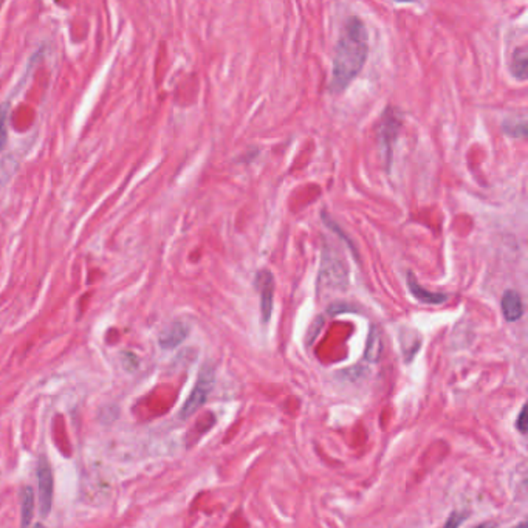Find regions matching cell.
<instances>
[{"instance_id":"obj_1","label":"cell","mask_w":528,"mask_h":528,"mask_svg":"<svg viewBox=\"0 0 528 528\" xmlns=\"http://www.w3.org/2000/svg\"><path fill=\"white\" fill-rule=\"evenodd\" d=\"M367 53H369V44H367L364 22L357 16H350L344 23L335 49L331 79L329 82L330 93H342L357 79L366 64Z\"/></svg>"},{"instance_id":"obj_16","label":"cell","mask_w":528,"mask_h":528,"mask_svg":"<svg viewBox=\"0 0 528 528\" xmlns=\"http://www.w3.org/2000/svg\"><path fill=\"white\" fill-rule=\"evenodd\" d=\"M7 118H8V104L0 105V149L7 143Z\"/></svg>"},{"instance_id":"obj_14","label":"cell","mask_w":528,"mask_h":528,"mask_svg":"<svg viewBox=\"0 0 528 528\" xmlns=\"http://www.w3.org/2000/svg\"><path fill=\"white\" fill-rule=\"evenodd\" d=\"M502 132L512 138H525L527 136V120L524 116L507 118L502 123Z\"/></svg>"},{"instance_id":"obj_15","label":"cell","mask_w":528,"mask_h":528,"mask_svg":"<svg viewBox=\"0 0 528 528\" xmlns=\"http://www.w3.org/2000/svg\"><path fill=\"white\" fill-rule=\"evenodd\" d=\"M323 221H324V223L325 225H327V227L331 229V231H334V233H336L338 236H340L341 237V239H344V240H346V243H347V247L350 248V250H352V253L355 254V257H358L357 256V248H355L353 247V243L352 242H350V239H347V236L346 234H344L342 233V229L340 228V227H338V225L334 222V221H331V217H329L327 214H325V212H323Z\"/></svg>"},{"instance_id":"obj_12","label":"cell","mask_w":528,"mask_h":528,"mask_svg":"<svg viewBox=\"0 0 528 528\" xmlns=\"http://www.w3.org/2000/svg\"><path fill=\"white\" fill-rule=\"evenodd\" d=\"M383 352V340H381V334L379 330L372 325L369 336H367V342H366V349H364V358L369 361V363H377L381 357Z\"/></svg>"},{"instance_id":"obj_18","label":"cell","mask_w":528,"mask_h":528,"mask_svg":"<svg viewBox=\"0 0 528 528\" xmlns=\"http://www.w3.org/2000/svg\"><path fill=\"white\" fill-rule=\"evenodd\" d=\"M466 516L465 514H460V513H453L449 516V519L444 522V527H459L462 522L465 520Z\"/></svg>"},{"instance_id":"obj_17","label":"cell","mask_w":528,"mask_h":528,"mask_svg":"<svg viewBox=\"0 0 528 528\" xmlns=\"http://www.w3.org/2000/svg\"><path fill=\"white\" fill-rule=\"evenodd\" d=\"M516 429H518L520 434H525L527 432V406H522L519 417L516 420Z\"/></svg>"},{"instance_id":"obj_19","label":"cell","mask_w":528,"mask_h":528,"mask_svg":"<svg viewBox=\"0 0 528 528\" xmlns=\"http://www.w3.org/2000/svg\"><path fill=\"white\" fill-rule=\"evenodd\" d=\"M395 2H399V3H414V2H418V0H395Z\"/></svg>"},{"instance_id":"obj_10","label":"cell","mask_w":528,"mask_h":528,"mask_svg":"<svg viewBox=\"0 0 528 528\" xmlns=\"http://www.w3.org/2000/svg\"><path fill=\"white\" fill-rule=\"evenodd\" d=\"M400 346H401V352H403V357H405V360H406V363H411L421 347V338L417 331L403 329L400 331Z\"/></svg>"},{"instance_id":"obj_8","label":"cell","mask_w":528,"mask_h":528,"mask_svg":"<svg viewBox=\"0 0 528 528\" xmlns=\"http://www.w3.org/2000/svg\"><path fill=\"white\" fill-rule=\"evenodd\" d=\"M407 287H409V292L412 293L414 298L420 301L421 304L440 305V304H443V302L448 301V294L434 293V292H429V290L421 287L420 284L417 282V279L414 277L412 273H407Z\"/></svg>"},{"instance_id":"obj_6","label":"cell","mask_w":528,"mask_h":528,"mask_svg":"<svg viewBox=\"0 0 528 528\" xmlns=\"http://www.w3.org/2000/svg\"><path fill=\"white\" fill-rule=\"evenodd\" d=\"M254 287L260 293V313L262 321L268 323L273 313V298H275V277L270 270H260L254 277Z\"/></svg>"},{"instance_id":"obj_4","label":"cell","mask_w":528,"mask_h":528,"mask_svg":"<svg viewBox=\"0 0 528 528\" xmlns=\"http://www.w3.org/2000/svg\"><path fill=\"white\" fill-rule=\"evenodd\" d=\"M38 477V497H39V510L40 516L47 518L53 507V496H55V479H53V470L49 462L40 459L36 468Z\"/></svg>"},{"instance_id":"obj_11","label":"cell","mask_w":528,"mask_h":528,"mask_svg":"<svg viewBox=\"0 0 528 528\" xmlns=\"http://www.w3.org/2000/svg\"><path fill=\"white\" fill-rule=\"evenodd\" d=\"M510 72L516 79L525 81L528 73V51L525 47H519L513 51L512 61H510Z\"/></svg>"},{"instance_id":"obj_2","label":"cell","mask_w":528,"mask_h":528,"mask_svg":"<svg viewBox=\"0 0 528 528\" xmlns=\"http://www.w3.org/2000/svg\"><path fill=\"white\" fill-rule=\"evenodd\" d=\"M403 126V112L397 108H386L379 118L378 124V144L381 151V157L384 162V168L389 172L392 166L394 158V146L399 140L400 130Z\"/></svg>"},{"instance_id":"obj_9","label":"cell","mask_w":528,"mask_h":528,"mask_svg":"<svg viewBox=\"0 0 528 528\" xmlns=\"http://www.w3.org/2000/svg\"><path fill=\"white\" fill-rule=\"evenodd\" d=\"M502 314L505 321L514 323L524 314V304H522L520 294L514 290H507L502 296Z\"/></svg>"},{"instance_id":"obj_3","label":"cell","mask_w":528,"mask_h":528,"mask_svg":"<svg viewBox=\"0 0 528 528\" xmlns=\"http://www.w3.org/2000/svg\"><path fill=\"white\" fill-rule=\"evenodd\" d=\"M214 381H216L214 367L211 364H205L201 367L197 383H195L191 395L188 397V400L181 407L180 418L183 420L189 418L192 414L197 412L199 409L205 405V401L208 400V397H210L212 388H214Z\"/></svg>"},{"instance_id":"obj_13","label":"cell","mask_w":528,"mask_h":528,"mask_svg":"<svg viewBox=\"0 0 528 528\" xmlns=\"http://www.w3.org/2000/svg\"><path fill=\"white\" fill-rule=\"evenodd\" d=\"M34 514V492L32 486H25L21 492V525L28 527Z\"/></svg>"},{"instance_id":"obj_5","label":"cell","mask_w":528,"mask_h":528,"mask_svg":"<svg viewBox=\"0 0 528 528\" xmlns=\"http://www.w3.org/2000/svg\"><path fill=\"white\" fill-rule=\"evenodd\" d=\"M319 282H327L331 287H346L347 286V270L344 262L335 254L324 251L323 254V265L321 275H319Z\"/></svg>"},{"instance_id":"obj_7","label":"cell","mask_w":528,"mask_h":528,"mask_svg":"<svg viewBox=\"0 0 528 528\" xmlns=\"http://www.w3.org/2000/svg\"><path fill=\"white\" fill-rule=\"evenodd\" d=\"M189 335V327L181 321L172 323L169 327H166L162 334H160L158 342L163 349H175L177 346L186 340Z\"/></svg>"}]
</instances>
